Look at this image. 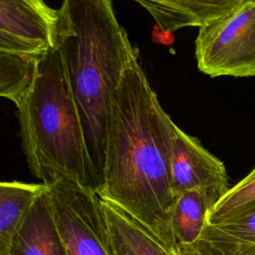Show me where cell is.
I'll return each instance as SVG.
<instances>
[{"mask_svg":"<svg viewBox=\"0 0 255 255\" xmlns=\"http://www.w3.org/2000/svg\"><path fill=\"white\" fill-rule=\"evenodd\" d=\"M218 200L211 194L192 189L175 196L170 226L177 244H191L199 239L207 224V216Z\"/></svg>","mask_w":255,"mask_h":255,"instance_id":"cell-12","label":"cell"},{"mask_svg":"<svg viewBox=\"0 0 255 255\" xmlns=\"http://www.w3.org/2000/svg\"><path fill=\"white\" fill-rule=\"evenodd\" d=\"M15 106L22 147L34 176L45 185L68 179L88 186L83 128L54 47L39 55L34 80Z\"/></svg>","mask_w":255,"mask_h":255,"instance_id":"cell-3","label":"cell"},{"mask_svg":"<svg viewBox=\"0 0 255 255\" xmlns=\"http://www.w3.org/2000/svg\"><path fill=\"white\" fill-rule=\"evenodd\" d=\"M43 183L0 180V255H8L12 239L38 195Z\"/></svg>","mask_w":255,"mask_h":255,"instance_id":"cell-11","label":"cell"},{"mask_svg":"<svg viewBox=\"0 0 255 255\" xmlns=\"http://www.w3.org/2000/svg\"><path fill=\"white\" fill-rule=\"evenodd\" d=\"M41 53H22L0 49V97L15 105L31 86Z\"/></svg>","mask_w":255,"mask_h":255,"instance_id":"cell-14","label":"cell"},{"mask_svg":"<svg viewBox=\"0 0 255 255\" xmlns=\"http://www.w3.org/2000/svg\"><path fill=\"white\" fill-rule=\"evenodd\" d=\"M102 201L115 255H177L130 215Z\"/></svg>","mask_w":255,"mask_h":255,"instance_id":"cell-10","label":"cell"},{"mask_svg":"<svg viewBox=\"0 0 255 255\" xmlns=\"http://www.w3.org/2000/svg\"><path fill=\"white\" fill-rule=\"evenodd\" d=\"M177 255H226L208 241L199 238L191 244H177ZM248 255H255L248 254Z\"/></svg>","mask_w":255,"mask_h":255,"instance_id":"cell-17","label":"cell"},{"mask_svg":"<svg viewBox=\"0 0 255 255\" xmlns=\"http://www.w3.org/2000/svg\"><path fill=\"white\" fill-rule=\"evenodd\" d=\"M166 33L189 27L202 28L231 12L242 0H132Z\"/></svg>","mask_w":255,"mask_h":255,"instance_id":"cell-7","label":"cell"},{"mask_svg":"<svg viewBox=\"0 0 255 255\" xmlns=\"http://www.w3.org/2000/svg\"><path fill=\"white\" fill-rule=\"evenodd\" d=\"M255 208V166L236 185L222 195L211 208L207 224H219Z\"/></svg>","mask_w":255,"mask_h":255,"instance_id":"cell-15","label":"cell"},{"mask_svg":"<svg viewBox=\"0 0 255 255\" xmlns=\"http://www.w3.org/2000/svg\"><path fill=\"white\" fill-rule=\"evenodd\" d=\"M46 186L67 254L115 255L100 195L68 179Z\"/></svg>","mask_w":255,"mask_h":255,"instance_id":"cell-5","label":"cell"},{"mask_svg":"<svg viewBox=\"0 0 255 255\" xmlns=\"http://www.w3.org/2000/svg\"><path fill=\"white\" fill-rule=\"evenodd\" d=\"M0 49L22 53H42L47 48L41 45L0 31Z\"/></svg>","mask_w":255,"mask_h":255,"instance_id":"cell-16","label":"cell"},{"mask_svg":"<svg viewBox=\"0 0 255 255\" xmlns=\"http://www.w3.org/2000/svg\"><path fill=\"white\" fill-rule=\"evenodd\" d=\"M169 166L174 197L182 192L201 189L219 200L228 190L224 163L208 151L200 140L170 121Z\"/></svg>","mask_w":255,"mask_h":255,"instance_id":"cell-6","label":"cell"},{"mask_svg":"<svg viewBox=\"0 0 255 255\" xmlns=\"http://www.w3.org/2000/svg\"><path fill=\"white\" fill-rule=\"evenodd\" d=\"M170 121L139 61L131 63L110 101L99 195L176 252L170 226L175 198L168 156Z\"/></svg>","mask_w":255,"mask_h":255,"instance_id":"cell-1","label":"cell"},{"mask_svg":"<svg viewBox=\"0 0 255 255\" xmlns=\"http://www.w3.org/2000/svg\"><path fill=\"white\" fill-rule=\"evenodd\" d=\"M197 69L211 77L255 76V0L199 28L194 41Z\"/></svg>","mask_w":255,"mask_h":255,"instance_id":"cell-4","label":"cell"},{"mask_svg":"<svg viewBox=\"0 0 255 255\" xmlns=\"http://www.w3.org/2000/svg\"><path fill=\"white\" fill-rule=\"evenodd\" d=\"M56 9L44 0H0V31L48 48Z\"/></svg>","mask_w":255,"mask_h":255,"instance_id":"cell-9","label":"cell"},{"mask_svg":"<svg viewBox=\"0 0 255 255\" xmlns=\"http://www.w3.org/2000/svg\"><path fill=\"white\" fill-rule=\"evenodd\" d=\"M8 255H68L47 186L35 199L15 233Z\"/></svg>","mask_w":255,"mask_h":255,"instance_id":"cell-8","label":"cell"},{"mask_svg":"<svg viewBox=\"0 0 255 255\" xmlns=\"http://www.w3.org/2000/svg\"><path fill=\"white\" fill-rule=\"evenodd\" d=\"M199 238L226 255L255 253V208L219 224H206Z\"/></svg>","mask_w":255,"mask_h":255,"instance_id":"cell-13","label":"cell"},{"mask_svg":"<svg viewBox=\"0 0 255 255\" xmlns=\"http://www.w3.org/2000/svg\"><path fill=\"white\" fill-rule=\"evenodd\" d=\"M60 54L81 120L88 186L104 183L110 101L127 68L138 60L112 0H63L52 27L51 45Z\"/></svg>","mask_w":255,"mask_h":255,"instance_id":"cell-2","label":"cell"}]
</instances>
